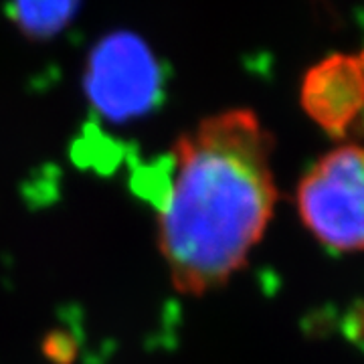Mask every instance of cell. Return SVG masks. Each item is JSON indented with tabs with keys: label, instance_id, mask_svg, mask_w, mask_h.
Returning <instances> with one entry per match:
<instances>
[{
	"label": "cell",
	"instance_id": "cell-1",
	"mask_svg": "<svg viewBox=\"0 0 364 364\" xmlns=\"http://www.w3.org/2000/svg\"><path fill=\"white\" fill-rule=\"evenodd\" d=\"M272 150L251 109L205 117L174 142L156 245L178 294L203 298L247 265L277 203Z\"/></svg>",
	"mask_w": 364,
	"mask_h": 364
},
{
	"label": "cell",
	"instance_id": "cell-2",
	"mask_svg": "<svg viewBox=\"0 0 364 364\" xmlns=\"http://www.w3.org/2000/svg\"><path fill=\"white\" fill-rule=\"evenodd\" d=\"M299 219L336 251H364V148L342 146L322 156L298 186Z\"/></svg>",
	"mask_w": 364,
	"mask_h": 364
},
{
	"label": "cell",
	"instance_id": "cell-3",
	"mask_svg": "<svg viewBox=\"0 0 364 364\" xmlns=\"http://www.w3.org/2000/svg\"><path fill=\"white\" fill-rule=\"evenodd\" d=\"M85 90L91 105L109 122L148 114L160 97V69L148 45L132 33H114L90 55Z\"/></svg>",
	"mask_w": 364,
	"mask_h": 364
},
{
	"label": "cell",
	"instance_id": "cell-4",
	"mask_svg": "<svg viewBox=\"0 0 364 364\" xmlns=\"http://www.w3.org/2000/svg\"><path fill=\"white\" fill-rule=\"evenodd\" d=\"M301 105L330 136L342 138L364 107V75L358 61L332 55L312 67L301 85Z\"/></svg>",
	"mask_w": 364,
	"mask_h": 364
},
{
	"label": "cell",
	"instance_id": "cell-5",
	"mask_svg": "<svg viewBox=\"0 0 364 364\" xmlns=\"http://www.w3.org/2000/svg\"><path fill=\"white\" fill-rule=\"evenodd\" d=\"M18 26L33 39H49L63 31L77 11L79 0H11Z\"/></svg>",
	"mask_w": 364,
	"mask_h": 364
},
{
	"label": "cell",
	"instance_id": "cell-6",
	"mask_svg": "<svg viewBox=\"0 0 364 364\" xmlns=\"http://www.w3.org/2000/svg\"><path fill=\"white\" fill-rule=\"evenodd\" d=\"M43 354L55 364H69L75 356V342L63 332L49 334L43 342Z\"/></svg>",
	"mask_w": 364,
	"mask_h": 364
},
{
	"label": "cell",
	"instance_id": "cell-7",
	"mask_svg": "<svg viewBox=\"0 0 364 364\" xmlns=\"http://www.w3.org/2000/svg\"><path fill=\"white\" fill-rule=\"evenodd\" d=\"M356 61H358V65H360V69H363V75H364V51H363V55L356 59Z\"/></svg>",
	"mask_w": 364,
	"mask_h": 364
}]
</instances>
